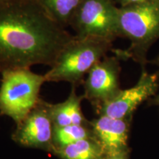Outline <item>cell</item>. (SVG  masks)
<instances>
[{
	"label": "cell",
	"mask_w": 159,
	"mask_h": 159,
	"mask_svg": "<svg viewBox=\"0 0 159 159\" xmlns=\"http://www.w3.org/2000/svg\"><path fill=\"white\" fill-rule=\"evenodd\" d=\"M111 43L105 40L75 35L44 75L46 81L66 82L76 87L92 67L105 57Z\"/></svg>",
	"instance_id": "obj_2"
},
{
	"label": "cell",
	"mask_w": 159,
	"mask_h": 159,
	"mask_svg": "<svg viewBox=\"0 0 159 159\" xmlns=\"http://www.w3.org/2000/svg\"><path fill=\"white\" fill-rule=\"evenodd\" d=\"M101 159H130V150L114 154L104 155Z\"/></svg>",
	"instance_id": "obj_14"
},
{
	"label": "cell",
	"mask_w": 159,
	"mask_h": 159,
	"mask_svg": "<svg viewBox=\"0 0 159 159\" xmlns=\"http://www.w3.org/2000/svg\"><path fill=\"white\" fill-rule=\"evenodd\" d=\"M53 130L49 102L41 99L36 107L16 125L11 138L23 148L38 149L52 154L54 150Z\"/></svg>",
	"instance_id": "obj_6"
},
{
	"label": "cell",
	"mask_w": 159,
	"mask_h": 159,
	"mask_svg": "<svg viewBox=\"0 0 159 159\" xmlns=\"http://www.w3.org/2000/svg\"><path fill=\"white\" fill-rule=\"evenodd\" d=\"M46 81L44 75L30 69H16L2 72L0 114L19 124L41 100L40 91Z\"/></svg>",
	"instance_id": "obj_3"
},
{
	"label": "cell",
	"mask_w": 159,
	"mask_h": 159,
	"mask_svg": "<svg viewBox=\"0 0 159 159\" xmlns=\"http://www.w3.org/2000/svg\"><path fill=\"white\" fill-rule=\"evenodd\" d=\"M119 34L130 40L132 52L139 57L142 50L159 37V0L119 7Z\"/></svg>",
	"instance_id": "obj_4"
},
{
	"label": "cell",
	"mask_w": 159,
	"mask_h": 159,
	"mask_svg": "<svg viewBox=\"0 0 159 159\" xmlns=\"http://www.w3.org/2000/svg\"><path fill=\"white\" fill-rule=\"evenodd\" d=\"M148 1H150V0H117V2L120 5V7H125V6L131 5H136V4L143 3Z\"/></svg>",
	"instance_id": "obj_15"
},
{
	"label": "cell",
	"mask_w": 159,
	"mask_h": 159,
	"mask_svg": "<svg viewBox=\"0 0 159 159\" xmlns=\"http://www.w3.org/2000/svg\"><path fill=\"white\" fill-rule=\"evenodd\" d=\"M158 76L143 71L138 82L122 90L114 97L95 108L98 116L115 119L132 118L139 105L155 94L158 89Z\"/></svg>",
	"instance_id": "obj_8"
},
{
	"label": "cell",
	"mask_w": 159,
	"mask_h": 159,
	"mask_svg": "<svg viewBox=\"0 0 159 159\" xmlns=\"http://www.w3.org/2000/svg\"><path fill=\"white\" fill-rule=\"evenodd\" d=\"M132 118L115 119L98 116L90 121L94 139L102 148L104 155L129 150L128 138Z\"/></svg>",
	"instance_id": "obj_9"
},
{
	"label": "cell",
	"mask_w": 159,
	"mask_h": 159,
	"mask_svg": "<svg viewBox=\"0 0 159 159\" xmlns=\"http://www.w3.org/2000/svg\"><path fill=\"white\" fill-rule=\"evenodd\" d=\"M52 154L60 159H101L104 152L96 139L91 138L55 149Z\"/></svg>",
	"instance_id": "obj_11"
},
{
	"label": "cell",
	"mask_w": 159,
	"mask_h": 159,
	"mask_svg": "<svg viewBox=\"0 0 159 159\" xmlns=\"http://www.w3.org/2000/svg\"><path fill=\"white\" fill-rule=\"evenodd\" d=\"M157 65H158L159 66V58L158 59V61H157ZM155 102H156V104L159 106V94L158 95V96H157L156 98L155 99Z\"/></svg>",
	"instance_id": "obj_16"
},
{
	"label": "cell",
	"mask_w": 159,
	"mask_h": 159,
	"mask_svg": "<svg viewBox=\"0 0 159 159\" xmlns=\"http://www.w3.org/2000/svg\"><path fill=\"white\" fill-rule=\"evenodd\" d=\"M118 12L114 0H83L69 25L79 38L112 41L119 35Z\"/></svg>",
	"instance_id": "obj_5"
},
{
	"label": "cell",
	"mask_w": 159,
	"mask_h": 159,
	"mask_svg": "<svg viewBox=\"0 0 159 159\" xmlns=\"http://www.w3.org/2000/svg\"><path fill=\"white\" fill-rule=\"evenodd\" d=\"M43 8L57 23L70 25L75 13L83 0H39Z\"/></svg>",
	"instance_id": "obj_13"
},
{
	"label": "cell",
	"mask_w": 159,
	"mask_h": 159,
	"mask_svg": "<svg viewBox=\"0 0 159 159\" xmlns=\"http://www.w3.org/2000/svg\"><path fill=\"white\" fill-rule=\"evenodd\" d=\"M5 1H7V0H0V2H5Z\"/></svg>",
	"instance_id": "obj_17"
},
{
	"label": "cell",
	"mask_w": 159,
	"mask_h": 159,
	"mask_svg": "<svg viewBox=\"0 0 159 159\" xmlns=\"http://www.w3.org/2000/svg\"><path fill=\"white\" fill-rule=\"evenodd\" d=\"M74 37L39 0L0 2V72L35 65L52 66Z\"/></svg>",
	"instance_id": "obj_1"
},
{
	"label": "cell",
	"mask_w": 159,
	"mask_h": 159,
	"mask_svg": "<svg viewBox=\"0 0 159 159\" xmlns=\"http://www.w3.org/2000/svg\"><path fill=\"white\" fill-rule=\"evenodd\" d=\"M120 58L122 57L119 53L116 56L104 57L87 74V78L83 83V95L95 108L110 100L120 91Z\"/></svg>",
	"instance_id": "obj_7"
},
{
	"label": "cell",
	"mask_w": 159,
	"mask_h": 159,
	"mask_svg": "<svg viewBox=\"0 0 159 159\" xmlns=\"http://www.w3.org/2000/svg\"><path fill=\"white\" fill-rule=\"evenodd\" d=\"M83 95H77L76 89L72 86L69 97L65 101L57 104L49 103V110L54 126L71 125H89L82 111Z\"/></svg>",
	"instance_id": "obj_10"
},
{
	"label": "cell",
	"mask_w": 159,
	"mask_h": 159,
	"mask_svg": "<svg viewBox=\"0 0 159 159\" xmlns=\"http://www.w3.org/2000/svg\"><path fill=\"white\" fill-rule=\"evenodd\" d=\"M91 138L94 137L91 128L90 123L89 125H71L66 126H54L52 140L54 150L64 148L67 145L73 144L78 141Z\"/></svg>",
	"instance_id": "obj_12"
}]
</instances>
